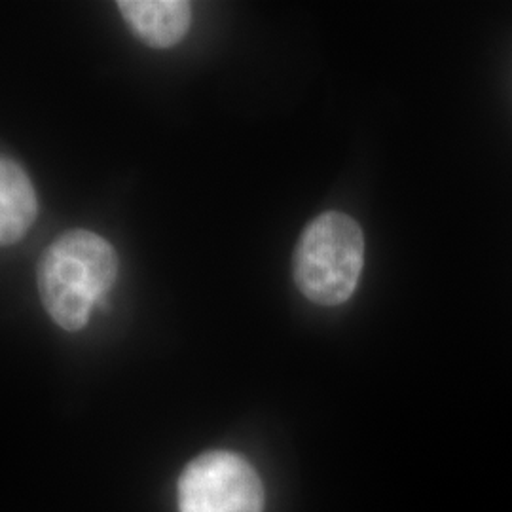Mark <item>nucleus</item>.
Here are the masks:
<instances>
[{
	"label": "nucleus",
	"instance_id": "obj_1",
	"mask_svg": "<svg viewBox=\"0 0 512 512\" xmlns=\"http://www.w3.org/2000/svg\"><path fill=\"white\" fill-rule=\"evenodd\" d=\"M118 277V256L109 241L88 230H69L55 239L38 264L42 306L61 329L82 330L93 306Z\"/></svg>",
	"mask_w": 512,
	"mask_h": 512
},
{
	"label": "nucleus",
	"instance_id": "obj_2",
	"mask_svg": "<svg viewBox=\"0 0 512 512\" xmlns=\"http://www.w3.org/2000/svg\"><path fill=\"white\" fill-rule=\"evenodd\" d=\"M365 264V238L355 220L329 211L311 220L296 243V287L313 304L338 306L355 293Z\"/></svg>",
	"mask_w": 512,
	"mask_h": 512
},
{
	"label": "nucleus",
	"instance_id": "obj_3",
	"mask_svg": "<svg viewBox=\"0 0 512 512\" xmlns=\"http://www.w3.org/2000/svg\"><path fill=\"white\" fill-rule=\"evenodd\" d=\"M264 486L253 465L215 450L194 459L179 480L181 512H262Z\"/></svg>",
	"mask_w": 512,
	"mask_h": 512
},
{
	"label": "nucleus",
	"instance_id": "obj_4",
	"mask_svg": "<svg viewBox=\"0 0 512 512\" xmlns=\"http://www.w3.org/2000/svg\"><path fill=\"white\" fill-rule=\"evenodd\" d=\"M120 14L150 48H171L190 29L192 6L184 0H120Z\"/></svg>",
	"mask_w": 512,
	"mask_h": 512
},
{
	"label": "nucleus",
	"instance_id": "obj_5",
	"mask_svg": "<svg viewBox=\"0 0 512 512\" xmlns=\"http://www.w3.org/2000/svg\"><path fill=\"white\" fill-rule=\"evenodd\" d=\"M38 215L35 186L25 169L0 156V247L25 238Z\"/></svg>",
	"mask_w": 512,
	"mask_h": 512
}]
</instances>
